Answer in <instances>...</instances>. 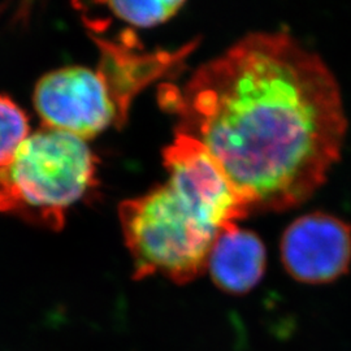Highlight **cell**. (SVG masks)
<instances>
[{"label": "cell", "instance_id": "obj_1", "mask_svg": "<svg viewBox=\"0 0 351 351\" xmlns=\"http://www.w3.org/2000/svg\"><path fill=\"white\" fill-rule=\"evenodd\" d=\"M176 133L201 142L251 213L311 198L341 158L348 132L339 82L288 33H252L203 64L184 88L164 85Z\"/></svg>", "mask_w": 351, "mask_h": 351}, {"label": "cell", "instance_id": "obj_2", "mask_svg": "<svg viewBox=\"0 0 351 351\" xmlns=\"http://www.w3.org/2000/svg\"><path fill=\"white\" fill-rule=\"evenodd\" d=\"M119 219L134 278L160 275L181 285L207 269L215 239L232 226L169 178L145 195L123 202Z\"/></svg>", "mask_w": 351, "mask_h": 351}, {"label": "cell", "instance_id": "obj_3", "mask_svg": "<svg viewBox=\"0 0 351 351\" xmlns=\"http://www.w3.org/2000/svg\"><path fill=\"white\" fill-rule=\"evenodd\" d=\"M97 186L98 159L86 141L42 126L0 168V213L60 230L68 211Z\"/></svg>", "mask_w": 351, "mask_h": 351}, {"label": "cell", "instance_id": "obj_4", "mask_svg": "<svg viewBox=\"0 0 351 351\" xmlns=\"http://www.w3.org/2000/svg\"><path fill=\"white\" fill-rule=\"evenodd\" d=\"M33 103L42 126L88 141L126 117L98 69L64 66L43 75L34 88Z\"/></svg>", "mask_w": 351, "mask_h": 351}, {"label": "cell", "instance_id": "obj_5", "mask_svg": "<svg viewBox=\"0 0 351 351\" xmlns=\"http://www.w3.org/2000/svg\"><path fill=\"white\" fill-rule=\"evenodd\" d=\"M280 254L285 271L295 281L333 282L350 269L351 226L329 213L303 215L285 229Z\"/></svg>", "mask_w": 351, "mask_h": 351}, {"label": "cell", "instance_id": "obj_6", "mask_svg": "<svg viewBox=\"0 0 351 351\" xmlns=\"http://www.w3.org/2000/svg\"><path fill=\"white\" fill-rule=\"evenodd\" d=\"M95 40L101 49L97 69L106 78L125 117L139 91L172 72L195 47V43H190L175 52H142L133 33H124L119 40L101 38H95Z\"/></svg>", "mask_w": 351, "mask_h": 351}, {"label": "cell", "instance_id": "obj_7", "mask_svg": "<svg viewBox=\"0 0 351 351\" xmlns=\"http://www.w3.org/2000/svg\"><path fill=\"white\" fill-rule=\"evenodd\" d=\"M265 267L267 252L261 237L232 226L215 239L206 271L221 291L243 295L261 282Z\"/></svg>", "mask_w": 351, "mask_h": 351}, {"label": "cell", "instance_id": "obj_8", "mask_svg": "<svg viewBox=\"0 0 351 351\" xmlns=\"http://www.w3.org/2000/svg\"><path fill=\"white\" fill-rule=\"evenodd\" d=\"M120 20L138 27H151L171 20L184 1H108L101 3Z\"/></svg>", "mask_w": 351, "mask_h": 351}, {"label": "cell", "instance_id": "obj_9", "mask_svg": "<svg viewBox=\"0 0 351 351\" xmlns=\"http://www.w3.org/2000/svg\"><path fill=\"white\" fill-rule=\"evenodd\" d=\"M29 136L26 113L10 97L0 94V168L12 162Z\"/></svg>", "mask_w": 351, "mask_h": 351}]
</instances>
